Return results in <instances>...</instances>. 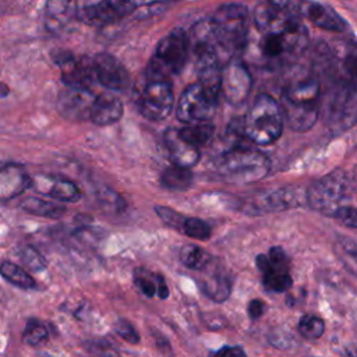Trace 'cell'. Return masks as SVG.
Listing matches in <instances>:
<instances>
[{"mask_svg": "<svg viewBox=\"0 0 357 357\" xmlns=\"http://www.w3.org/2000/svg\"><path fill=\"white\" fill-rule=\"evenodd\" d=\"M336 254L343 265L357 276V244L350 240H340L336 243Z\"/></svg>", "mask_w": 357, "mask_h": 357, "instance_id": "obj_35", "label": "cell"}, {"mask_svg": "<svg viewBox=\"0 0 357 357\" xmlns=\"http://www.w3.org/2000/svg\"><path fill=\"white\" fill-rule=\"evenodd\" d=\"M95 99L91 89L66 86L57 98L59 112L70 120H86L91 117Z\"/></svg>", "mask_w": 357, "mask_h": 357, "instance_id": "obj_18", "label": "cell"}, {"mask_svg": "<svg viewBox=\"0 0 357 357\" xmlns=\"http://www.w3.org/2000/svg\"><path fill=\"white\" fill-rule=\"evenodd\" d=\"M77 0H47L45 7V24L47 31L61 33L78 20Z\"/></svg>", "mask_w": 357, "mask_h": 357, "instance_id": "obj_23", "label": "cell"}, {"mask_svg": "<svg viewBox=\"0 0 357 357\" xmlns=\"http://www.w3.org/2000/svg\"><path fill=\"white\" fill-rule=\"evenodd\" d=\"M213 257L208 251L194 244H185L180 250V261L188 269L202 271L206 265H209Z\"/></svg>", "mask_w": 357, "mask_h": 357, "instance_id": "obj_31", "label": "cell"}, {"mask_svg": "<svg viewBox=\"0 0 357 357\" xmlns=\"http://www.w3.org/2000/svg\"><path fill=\"white\" fill-rule=\"evenodd\" d=\"M297 329L305 339H318L324 335L325 331V322L322 318L312 315V314H304L297 324Z\"/></svg>", "mask_w": 357, "mask_h": 357, "instance_id": "obj_33", "label": "cell"}, {"mask_svg": "<svg viewBox=\"0 0 357 357\" xmlns=\"http://www.w3.org/2000/svg\"><path fill=\"white\" fill-rule=\"evenodd\" d=\"M209 357H248L241 346H223L211 353Z\"/></svg>", "mask_w": 357, "mask_h": 357, "instance_id": "obj_42", "label": "cell"}, {"mask_svg": "<svg viewBox=\"0 0 357 357\" xmlns=\"http://www.w3.org/2000/svg\"><path fill=\"white\" fill-rule=\"evenodd\" d=\"M190 38L183 28L172 29L156 46L149 63L151 78L167 79L178 74L188 57Z\"/></svg>", "mask_w": 357, "mask_h": 357, "instance_id": "obj_5", "label": "cell"}, {"mask_svg": "<svg viewBox=\"0 0 357 357\" xmlns=\"http://www.w3.org/2000/svg\"><path fill=\"white\" fill-rule=\"evenodd\" d=\"M123 110L124 107L120 98L110 93H102L98 95L93 102L89 120L98 126H110L121 119Z\"/></svg>", "mask_w": 357, "mask_h": 357, "instance_id": "obj_26", "label": "cell"}, {"mask_svg": "<svg viewBox=\"0 0 357 357\" xmlns=\"http://www.w3.org/2000/svg\"><path fill=\"white\" fill-rule=\"evenodd\" d=\"M265 310H266V305L262 300L259 298H252L248 305H247V312H248V317L252 321H257L264 314H265Z\"/></svg>", "mask_w": 357, "mask_h": 357, "instance_id": "obj_43", "label": "cell"}, {"mask_svg": "<svg viewBox=\"0 0 357 357\" xmlns=\"http://www.w3.org/2000/svg\"><path fill=\"white\" fill-rule=\"evenodd\" d=\"M329 73L336 85H357V43L340 42L329 49Z\"/></svg>", "mask_w": 357, "mask_h": 357, "instance_id": "obj_16", "label": "cell"}, {"mask_svg": "<svg viewBox=\"0 0 357 357\" xmlns=\"http://www.w3.org/2000/svg\"><path fill=\"white\" fill-rule=\"evenodd\" d=\"M248 10L244 4L220 6L209 18L220 54L233 57L243 50L248 32Z\"/></svg>", "mask_w": 357, "mask_h": 357, "instance_id": "obj_2", "label": "cell"}, {"mask_svg": "<svg viewBox=\"0 0 357 357\" xmlns=\"http://www.w3.org/2000/svg\"><path fill=\"white\" fill-rule=\"evenodd\" d=\"M174 95L169 79L151 78L138 95L139 113L152 121L166 119L173 109Z\"/></svg>", "mask_w": 357, "mask_h": 357, "instance_id": "obj_10", "label": "cell"}, {"mask_svg": "<svg viewBox=\"0 0 357 357\" xmlns=\"http://www.w3.org/2000/svg\"><path fill=\"white\" fill-rule=\"evenodd\" d=\"M218 172L238 183H251L264 178L269 172L268 158L251 148L234 145L216 159Z\"/></svg>", "mask_w": 357, "mask_h": 357, "instance_id": "obj_4", "label": "cell"}, {"mask_svg": "<svg viewBox=\"0 0 357 357\" xmlns=\"http://www.w3.org/2000/svg\"><path fill=\"white\" fill-rule=\"evenodd\" d=\"M31 187V177L17 163L0 166V202L10 201Z\"/></svg>", "mask_w": 357, "mask_h": 357, "instance_id": "obj_24", "label": "cell"}, {"mask_svg": "<svg viewBox=\"0 0 357 357\" xmlns=\"http://www.w3.org/2000/svg\"><path fill=\"white\" fill-rule=\"evenodd\" d=\"M283 113L280 105L266 93H261L250 107L244 123V135L257 145L275 142L283 130Z\"/></svg>", "mask_w": 357, "mask_h": 357, "instance_id": "obj_3", "label": "cell"}, {"mask_svg": "<svg viewBox=\"0 0 357 357\" xmlns=\"http://www.w3.org/2000/svg\"><path fill=\"white\" fill-rule=\"evenodd\" d=\"M301 195L294 188H280L273 192H266L262 197L254 198L247 208V213L258 215L266 212H278L300 205Z\"/></svg>", "mask_w": 357, "mask_h": 357, "instance_id": "obj_21", "label": "cell"}, {"mask_svg": "<svg viewBox=\"0 0 357 357\" xmlns=\"http://www.w3.org/2000/svg\"><path fill=\"white\" fill-rule=\"evenodd\" d=\"M254 24L261 35L284 33L304 26L301 18L280 0H261L254 8Z\"/></svg>", "mask_w": 357, "mask_h": 357, "instance_id": "obj_8", "label": "cell"}, {"mask_svg": "<svg viewBox=\"0 0 357 357\" xmlns=\"http://www.w3.org/2000/svg\"><path fill=\"white\" fill-rule=\"evenodd\" d=\"M155 212H156V215L160 218V220L166 226H169V227H172L174 230H178V231L183 230V225H184L185 216H183L177 211H174V209H172L169 206L158 205V206H155Z\"/></svg>", "mask_w": 357, "mask_h": 357, "instance_id": "obj_38", "label": "cell"}, {"mask_svg": "<svg viewBox=\"0 0 357 357\" xmlns=\"http://www.w3.org/2000/svg\"><path fill=\"white\" fill-rule=\"evenodd\" d=\"M96 81L110 91H124L130 85V75L123 63L109 53H99L93 59Z\"/></svg>", "mask_w": 357, "mask_h": 357, "instance_id": "obj_17", "label": "cell"}, {"mask_svg": "<svg viewBox=\"0 0 357 357\" xmlns=\"http://www.w3.org/2000/svg\"><path fill=\"white\" fill-rule=\"evenodd\" d=\"M218 106V98L211 95L199 82L188 85L177 103V119L187 124L209 123Z\"/></svg>", "mask_w": 357, "mask_h": 357, "instance_id": "obj_9", "label": "cell"}, {"mask_svg": "<svg viewBox=\"0 0 357 357\" xmlns=\"http://www.w3.org/2000/svg\"><path fill=\"white\" fill-rule=\"evenodd\" d=\"M192 178L194 176L188 167L172 165L162 172L160 184L167 190L183 191L191 185Z\"/></svg>", "mask_w": 357, "mask_h": 357, "instance_id": "obj_27", "label": "cell"}, {"mask_svg": "<svg viewBox=\"0 0 357 357\" xmlns=\"http://www.w3.org/2000/svg\"><path fill=\"white\" fill-rule=\"evenodd\" d=\"M252 86V78L247 67L236 60L230 59L222 67V81H220V95L230 105H241Z\"/></svg>", "mask_w": 357, "mask_h": 357, "instance_id": "obj_15", "label": "cell"}, {"mask_svg": "<svg viewBox=\"0 0 357 357\" xmlns=\"http://www.w3.org/2000/svg\"><path fill=\"white\" fill-rule=\"evenodd\" d=\"M139 6V0H89L78 10V20L88 25H107L128 14Z\"/></svg>", "mask_w": 357, "mask_h": 357, "instance_id": "obj_14", "label": "cell"}, {"mask_svg": "<svg viewBox=\"0 0 357 357\" xmlns=\"http://www.w3.org/2000/svg\"><path fill=\"white\" fill-rule=\"evenodd\" d=\"M20 206L22 211H25L31 215L49 218V219H59L66 212V208L63 205L42 199V198H36V197L25 198Z\"/></svg>", "mask_w": 357, "mask_h": 357, "instance_id": "obj_28", "label": "cell"}, {"mask_svg": "<svg viewBox=\"0 0 357 357\" xmlns=\"http://www.w3.org/2000/svg\"><path fill=\"white\" fill-rule=\"evenodd\" d=\"M17 255H18V259L22 262V265L33 272L43 271L47 266L46 258L32 245L20 247L17 250Z\"/></svg>", "mask_w": 357, "mask_h": 357, "instance_id": "obj_34", "label": "cell"}, {"mask_svg": "<svg viewBox=\"0 0 357 357\" xmlns=\"http://www.w3.org/2000/svg\"><path fill=\"white\" fill-rule=\"evenodd\" d=\"M29 188L61 202H75L81 198V190L75 183L52 174H39L31 177Z\"/></svg>", "mask_w": 357, "mask_h": 357, "instance_id": "obj_19", "label": "cell"}, {"mask_svg": "<svg viewBox=\"0 0 357 357\" xmlns=\"http://www.w3.org/2000/svg\"><path fill=\"white\" fill-rule=\"evenodd\" d=\"M158 297L162 300H166L169 297V287L166 284V280L163 279L162 275H159V280H158V291H156Z\"/></svg>", "mask_w": 357, "mask_h": 357, "instance_id": "obj_44", "label": "cell"}, {"mask_svg": "<svg viewBox=\"0 0 357 357\" xmlns=\"http://www.w3.org/2000/svg\"><path fill=\"white\" fill-rule=\"evenodd\" d=\"M307 43L308 35L304 26L284 33L261 35L259 53L268 61L280 63L303 52Z\"/></svg>", "mask_w": 357, "mask_h": 357, "instance_id": "obj_11", "label": "cell"}, {"mask_svg": "<svg viewBox=\"0 0 357 357\" xmlns=\"http://www.w3.org/2000/svg\"><path fill=\"white\" fill-rule=\"evenodd\" d=\"M290 11H293L298 18H305L315 26L343 32L347 28V22L342 15L335 11L331 6L315 1V0H280Z\"/></svg>", "mask_w": 357, "mask_h": 357, "instance_id": "obj_13", "label": "cell"}, {"mask_svg": "<svg viewBox=\"0 0 357 357\" xmlns=\"http://www.w3.org/2000/svg\"><path fill=\"white\" fill-rule=\"evenodd\" d=\"M201 272L199 287L202 293L216 303L226 301L231 293V279L229 273L222 266H218L215 258Z\"/></svg>", "mask_w": 357, "mask_h": 357, "instance_id": "obj_20", "label": "cell"}, {"mask_svg": "<svg viewBox=\"0 0 357 357\" xmlns=\"http://www.w3.org/2000/svg\"><path fill=\"white\" fill-rule=\"evenodd\" d=\"M283 119L294 131L310 130L319 117L321 84L314 74L293 77L280 95Z\"/></svg>", "mask_w": 357, "mask_h": 357, "instance_id": "obj_1", "label": "cell"}, {"mask_svg": "<svg viewBox=\"0 0 357 357\" xmlns=\"http://www.w3.org/2000/svg\"><path fill=\"white\" fill-rule=\"evenodd\" d=\"M60 67L61 79L66 84V86L91 89V85L93 84V81H96L92 59H75L74 56H70L60 64Z\"/></svg>", "mask_w": 357, "mask_h": 357, "instance_id": "obj_22", "label": "cell"}, {"mask_svg": "<svg viewBox=\"0 0 357 357\" xmlns=\"http://www.w3.org/2000/svg\"><path fill=\"white\" fill-rule=\"evenodd\" d=\"M85 347L89 353L98 357H120L119 350L113 347V344L105 339L100 340H91L85 343Z\"/></svg>", "mask_w": 357, "mask_h": 357, "instance_id": "obj_39", "label": "cell"}, {"mask_svg": "<svg viewBox=\"0 0 357 357\" xmlns=\"http://www.w3.org/2000/svg\"><path fill=\"white\" fill-rule=\"evenodd\" d=\"M350 181L343 170H333L317 181H314L305 191V201L314 211L335 216V213L344 206L349 195Z\"/></svg>", "mask_w": 357, "mask_h": 357, "instance_id": "obj_6", "label": "cell"}, {"mask_svg": "<svg viewBox=\"0 0 357 357\" xmlns=\"http://www.w3.org/2000/svg\"><path fill=\"white\" fill-rule=\"evenodd\" d=\"M181 233H184L185 236H188L191 238L204 241L211 237L212 229H211L209 223H206L205 220H202L199 218H185Z\"/></svg>", "mask_w": 357, "mask_h": 357, "instance_id": "obj_37", "label": "cell"}, {"mask_svg": "<svg viewBox=\"0 0 357 357\" xmlns=\"http://www.w3.org/2000/svg\"><path fill=\"white\" fill-rule=\"evenodd\" d=\"M114 332L124 339L126 342L131 343V344H137L139 343V335L137 332V329L132 326V324L127 319H119L114 324Z\"/></svg>", "mask_w": 357, "mask_h": 357, "instance_id": "obj_40", "label": "cell"}, {"mask_svg": "<svg viewBox=\"0 0 357 357\" xmlns=\"http://www.w3.org/2000/svg\"><path fill=\"white\" fill-rule=\"evenodd\" d=\"M255 265L262 275V284L268 291L283 293L293 286L290 257L280 245L271 247L268 254H258Z\"/></svg>", "mask_w": 357, "mask_h": 357, "instance_id": "obj_7", "label": "cell"}, {"mask_svg": "<svg viewBox=\"0 0 357 357\" xmlns=\"http://www.w3.org/2000/svg\"><path fill=\"white\" fill-rule=\"evenodd\" d=\"M329 128L337 134L357 123V85H336L328 113Z\"/></svg>", "mask_w": 357, "mask_h": 357, "instance_id": "obj_12", "label": "cell"}, {"mask_svg": "<svg viewBox=\"0 0 357 357\" xmlns=\"http://www.w3.org/2000/svg\"><path fill=\"white\" fill-rule=\"evenodd\" d=\"M159 273H152L144 268H137L134 271V283L146 297H153L158 291Z\"/></svg>", "mask_w": 357, "mask_h": 357, "instance_id": "obj_36", "label": "cell"}, {"mask_svg": "<svg viewBox=\"0 0 357 357\" xmlns=\"http://www.w3.org/2000/svg\"><path fill=\"white\" fill-rule=\"evenodd\" d=\"M0 275L17 287H21L25 290L36 287L35 279L28 272H25L21 266H18L11 261H3L0 264Z\"/></svg>", "mask_w": 357, "mask_h": 357, "instance_id": "obj_30", "label": "cell"}, {"mask_svg": "<svg viewBox=\"0 0 357 357\" xmlns=\"http://www.w3.org/2000/svg\"><path fill=\"white\" fill-rule=\"evenodd\" d=\"M177 131H178V135L185 142H188L195 148H199L212 139L215 128L211 123H198V124H190L188 127L180 128Z\"/></svg>", "mask_w": 357, "mask_h": 357, "instance_id": "obj_29", "label": "cell"}, {"mask_svg": "<svg viewBox=\"0 0 357 357\" xmlns=\"http://www.w3.org/2000/svg\"><path fill=\"white\" fill-rule=\"evenodd\" d=\"M49 337V329L47 326L36 319L31 318L26 321L25 329L22 332V342L29 346H39Z\"/></svg>", "mask_w": 357, "mask_h": 357, "instance_id": "obj_32", "label": "cell"}, {"mask_svg": "<svg viewBox=\"0 0 357 357\" xmlns=\"http://www.w3.org/2000/svg\"><path fill=\"white\" fill-rule=\"evenodd\" d=\"M333 218L347 227L357 229V206L344 205L335 213Z\"/></svg>", "mask_w": 357, "mask_h": 357, "instance_id": "obj_41", "label": "cell"}, {"mask_svg": "<svg viewBox=\"0 0 357 357\" xmlns=\"http://www.w3.org/2000/svg\"><path fill=\"white\" fill-rule=\"evenodd\" d=\"M356 354H357V350H356Z\"/></svg>", "mask_w": 357, "mask_h": 357, "instance_id": "obj_45", "label": "cell"}, {"mask_svg": "<svg viewBox=\"0 0 357 357\" xmlns=\"http://www.w3.org/2000/svg\"><path fill=\"white\" fill-rule=\"evenodd\" d=\"M165 142L170 155V159L173 165L183 166L191 169L194 165L198 163L199 160V148H195L185 142L180 135L178 131L172 128L166 131L165 134Z\"/></svg>", "mask_w": 357, "mask_h": 357, "instance_id": "obj_25", "label": "cell"}]
</instances>
